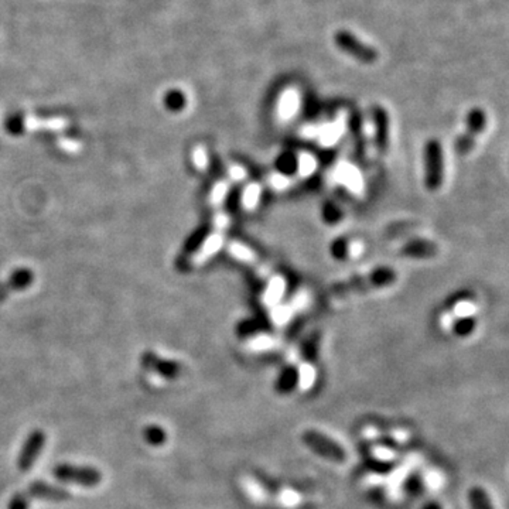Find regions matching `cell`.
Listing matches in <instances>:
<instances>
[{
  "label": "cell",
  "instance_id": "1",
  "mask_svg": "<svg viewBox=\"0 0 509 509\" xmlns=\"http://www.w3.org/2000/svg\"><path fill=\"white\" fill-rule=\"evenodd\" d=\"M398 281V273L390 267H379L368 275L354 276L348 281L338 282L330 287L327 296L333 303H344L365 293L375 292L394 285Z\"/></svg>",
  "mask_w": 509,
  "mask_h": 509
},
{
  "label": "cell",
  "instance_id": "2",
  "mask_svg": "<svg viewBox=\"0 0 509 509\" xmlns=\"http://www.w3.org/2000/svg\"><path fill=\"white\" fill-rule=\"evenodd\" d=\"M478 304L474 297L462 294L454 297L437 317L439 328L457 337H468L477 327Z\"/></svg>",
  "mask_w": 509,
  "mask_h": 509
},
{
  "label": "cell",
  "instance_id": "3",
  "mask_svg": "<svg viewBox=\"0 0 509 509\" xmlns=\"http://www.w3.org/2000/svg\"><path fill=\"white\" fill-rule=\"evenodd\" d=\"M423 180L428 191H437L444 181V153L437 139H430L423 151Z\"/></svg>",
  "mask_w": 509,
  "mask_h": 509
},
{
  "label": "cell",
  "instance_id": "4",
  "mask_svg": "<svg viewBox=\"0 0 509 509\" xmlns=\"http://www.w3.org/2000/svg\"><path fill=\"white\" fill-rule=\"evenodd\" d=\"M301 443L308 450L324 460L333 462H344L347 460V450L334 439L319 432V430L308 428L303 432Z\"/></svg>",
  "mask_w": 509,
  "mask_h": 509
},
{
  "label": "cell",
  "instance_id": "5",
  "mask_svg": "<svg viewBox=\"0 0 509 509\" xmlns=\"http://www.w3.org/2000/svg\"><path fill=\"white\" fill-rule=\"evenodd\" d=\"M334 44L338 50H341L344 54L357 60L362 64H374L378 61L379 53L375 47L361 42L360 38L349 30H337L334 33Z\"/></svg>",
  "mask_w": 509,
  "mask_h": 509
},
{
  "label": "cell",
  "instance_id": "6",
  "mask_svg": "<svg viewBox=\"0 0 509 509\" xmlns=\"http://www.w3.org/2000/svg\"><path fill=\"white\" fill-rule=\"evenodd\" d=\"M53 476L56 480L68 484L83 485L87 488L97 487L102 481V474L95 467L58 464L53 468Z\"/></svg>",
  "mask_w": 509,
  "mask_h": 509
},
{
  "label": "cell",
  "instance_id": "7",
  "mask_svg": "<svg viewBox=\"0 0 509 509\" xmlns=\"http://www.w3.org/2000/svg\"><path fill=\"white\" fill-rule=\"evenodd\" d=\"M485 126L487 113L481 108L469 109L465 119V132L456 142V149L461 156H465L474 150L477 139L483 135Z\"/></svg>",
  "mask_w": 509,
  "mask_h": 509
},
{
  "label": "cell",
  "instance_id": "8",
  "mask_svg": "<svg viewBox=\"0 0 509 509\" xmlns=\"http://www.w3.org/2000/svg\"><path fill=\"white\" fill-rule=\"evenodd\" d=\"M371 133L369 140L372 150H375L379 154H385L389 149V140H390V121L387 110L381 106L375 105L371 108Z\"/></svg>",
  "mask_w": 509,
  "mask_h": 509
},
{
  "label": "cell",
  "instance_id": "9",
  "mask_svg": "<svg viewBox=\"0 0 509 509\" xmlns=\"http://www.w3.org/2000/svg\"><path fill=\"white\" fill-rule=\"evenodd\" d=\"M46 440L47 436L42 428L33 430V432L26 437L17 457V468L20 472H28V469L34 465V462L37 461L38 456H40L46 444Z\"/></svg>",
  "mask_w": 509,
  "mask_h": 509
},
{
  "label": "cell",
  "instance_id": "10",
  "mask_svg": "<svg viewBox=\"0 0 509 509\" xmlns=\"http://www.w3.org/2000/svg\"><path fill=\"white\" fill-rule=\"evenodd\" d=\"M334 181L354 194H360L364 190V178L360 170L348 162H340L334 169Z\"/></svg>",
  "mask_w": 509,
  "mask_h": 509
},
{
  "label": "cell",
  "instance_id": "11",
  "mask_svg": "<svg viewBox=\"0 0 509 509\" xmlns=\"http://www.w3.org/2000/svg\"><path fill=\"white\" fill-rule=\"evenodd\" d=\"M27 495L30 498L50 501V502H64L71 498V492L62 487L53 485L46 481H33L28 484Z\"/></svg>",
  "mask_w": 509,
  "mask_h": 509
},
{
  "label": "cell",
  "instance_id": "12",
  "mask_svg": "<svg viewBox=\"0 0 509 509\" xmlns=\"http://www.w3.org/2000/svg\"><path fill=\"white\" fill-rule=\"evenodd\" d=\"M301 371L297 364H287L279 374L275 389L279 395H290L301 382Z\"/></svg>",
  "mask_w": 509,
  "mask_h": 509
},
{
  "label": "cell",
  "instance_id": "13",
  "mask_svg": "<svg viewBox=\"0 0 509 509\" xmlns=\"http://www.w3.org/2000/svg\"><path fill=\"white\" fill-rule=\"evenodd\" d=\"M401 253L406 258H413V259H428L433 258L437 253V247L435 242L432 241H426V240H416V241H410L406 242L402 248H401Z\"/></svg>",
  "mask_w": 509,
  "mask_h": 509
},
{
  "label": "cell",
  "instance_id": "14",
  "mask_svg": "<svg viewBox=\"0 0 509 509\" xmlns=\"http://www.w3.org/2000/svg\"><path fill=\"white\" fill-rule=\"evenodd\" d=\"M364 242L360 240H340L333 245V253L340 259H357L364 253Z\"/></svg>",
  "mask_w": 509,
  "mask_h": 509
},
{
  "label": "cell",
  "instance_id": "15",
  "mask_svg": "<svg viewBox=\"0 0 509 509\" xmlns=\"http://www.w3.org/2000/svg\"><path fill=\"white\" fill-rule=\"evenodd\" d=\"M294 154V165H296V174L303 178H307L316 173L319 163L316 160V156L306 150H299Z\"/></svg>",
  "mask_w": 509,
  "mask_h": 509
},
{
  "label": "cell",
  "instance_id": "16",
  "mask_svg": "<svg viewBox=\"0 0 509 509\" xmlns=\"http://www.w3.org/2000/svg\"><path fill=\"white\" fill-rule=\"evenodd\" d=\"M263 190L256 181H248L241 192V204L247 211H255L262 201Z\"/></svg>",
  "mask_w": 509,
  "mask_h": 509
},
{
  "label": "cell",
  "instance_id": "17",
  "mask_svg": "<svg viewBox=\"0 0 509 509\" xmlns=\"http://www.w3.org/2000/svg\"><path fill=\"white\" fill-rule=\"evenodd\" d=\"M468 503L472 509H495L488 492L480 485L468 491Z\"/></svg>",
  "mask_w": 509,
  "mask_h": 509
},
{
  "label": "cell",
  "instance_id": "18",
  "mask_svg": "<svg viewBox=\"0 0 509 509\" xmlns=\"http://www.w3.org/2000/svg\"><path fill=\"white\" fill-rule=\"evenodd\" d=\"M143 440L153 447H160L167 442L166 430L159 424H149L143 428L142 432Z\"/></svg>",
  "mask_w": 509,
  "mask_h": 509
},
{
  "label": "cell",
  "instance_id": "19",
  "mask_svg": "<svg viewBox=\"0 0 509 509\" xmlns=\"http://www.w3.org/2000/svg\"><path fill=\"white\" fill-rule=\"evenodd\" d=\"M267 181H269V184L272 185V188H273V190H276V191H283V190H286V188L290 185V183H292L290 177H289V176H286V174H283V173H281L279 170L272 172V173L269 174V177H267Z\"/></svg>",
  "mask_w": 509,
  "mask_h": 509
},
{
  "label": "cell",
  "instance_id": "20",
  "mask_svg": "<svg viewBox=\"0 0 509 509\" xmlns=\"http://www.w3.org/2000/svg\"><path fill=\"white\" fill-rule=\"evenodd\" d=\"M8 509H30V497L23 492H16L9 499Z\"/></svg>",
  "mask_w": 509,
  "mask_h": 509
},
{
  "label": "cell",
  "instance_id": "21",
  "mask_svg": "<svg viewBox=\"0 0 509 509\" xmlns=\"http://www.w3.org/2000/svg\"><path fill=\"white\" fill-rule=\"evenodd\" d=\"M422 509H443V506L437 501H428L422 506Z\"/></svg>",
  "mask_w": 509,
  "mask_h": 509
}]
</instances>
